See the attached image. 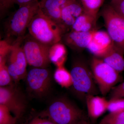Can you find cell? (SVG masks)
<instances>
[{
    "label": "cell",
    "mask_w": 124,
    "mask_h": 124,
    "mask_svg": "<svg viewBox=\"0 0 124 124\" xmlns=\"http://www.w3.org/2000/svg\"><path fill=\"white\" fill-rule=\"evenodd\" d=\"M0 104L6 107L18 120L22 118L28 106L27 97L18 84L0 87Z\"/></svg>",
    "instance_id": "7"
},
{
    "label": "cell",
    "mask_w": 124,
    "mask_h": 124,
    "mask_svg": "<svg viewBox=\"0 0 124 124\" xmlns=\"http://www.w3.org/2000/svg\"><path fill=\"white\" fill-rule=\"evenodd\" d=\"M104 0H85L81 2L85 13L97 19L99 9Z\"/></svg>",
    "instance_id": "20"
},
{
    "label": "cell",
    "mask_w": 124,
    "mask_h": 124,
    "mask_svg": "<svg viewBox=\"0 0 124 124\" xmlns=\"http://www.w3.org/2000/svg\"><path fill=\"white\" fill-rule=\"evenodd\" d=\"M107 110L110 112L124 111V98L110 99L108 101Z\"/></svg>",
    "instance_id": "24"
},
{
    "label": "cell",
    "mask_w": 124,
    "mask_h": 124,
    "mask_svg": "<svg viewBox=\"0 0 124 124\" xmlns=\"http://www.w3.org/2000/svg\"><path fill=\"white\" fill-rule=\"evenodd\" d=\"M107 32L119 50L124 54V18L110 4L103 7L101 11Z\"/></svg>",
    "instance_id": "9"
},
{
    "label": "cell",
    "mask_w": 124,
    "mask_h": 124,
    "mask_svg": "<svg viewBox=\"0 0 124 124\" xmlns=\"http://www.w3.org/2000/svg\"><path fill=\"white\" fill-rule=\"evenodd\" d=\"M72 0H41L39 7L41 12L46 16L62 26L61 13L62 9Z\"/></svg>",
    "instance_id": "13"
},
{
    "label": "cell",
    "mask_w": 124,
    "mask_h": 124,
    "mask_svg": "<svg viewBox=\"0 0 124 124\" xmlns=\"http://www.w3.org/2000/svg\"><path fill=\"white\" fill-rule=\"evenodd\" d=\"M110 5L117 13L124 18V0L111 1Z\"/></svg>",
    "instance_id": "27"
},
{
    "label": "cell",
    "mask_w": 124,
    "mask_h": 124,
    "mask_svg": "<svg viewBox=\"0 0 124 124\" xmlns=\"http://www.w3.org/2000/svg\"><path fill=\"white\" fill-rule=\"evenodd\" d=\"M50 59L57 66H63L67 58V50L63 44L58 42L50 46L49 52Z\"/></svg>",
    "instance_id": "17"
},
{
    "label": "cell",
    "mask_w": 124,
    "mask_h": 124,
    "mask_svg": "<svg viewBox=\"0 0 124 124\" xmlns=\"http://www.w3.org/2000/svg\"><path fill=\"white\" fill-rule=\"evenodd\" d=\"M35 0H11V5L12 6L14 4H17L19 6V7H20L29 4Z\"/></svg>",
    "instance_id": "30"
},
{
    "label": "cell",
    "mask_w": 124,
    "mask_h": 124,
    "mask_svg": "<svg viewBox=\"0 0 124 124\" xmlns=\"http://www.w3.org/2000/svg\"><path fill=\"white\" fill-rule=\"evenodd\" d=\"M11 0H0V15H4L11 6Z\"/></svg>",
    "instance_id": "29"
},
{
    "label": "cell",
    "mask_w": 124,
    "mask_h": 124,
    "mask_svg": "<svg viewBox=\"0 0 124 124\" xmlns=\"http://www.w3.org/2000/svg\"><path fill=\"white\" fill-rule=\"evenodd\" d=\"M22 46L30 66L47 68L51 63L49 55L50 46L39 42L29 34L24 36Z\"/></svg>",
    "instance_id": "8"
},
{
    "label": "cell",
    "mask_w": 124,
    "mask_h": 124,
    "mask_svg": "<svg viewBox=\"0 0 124 124\" xmlns=\"http://www.w3.org/2000/svg\"><path fill=\"white\" fill-rule=\"evenodd\" d=\"M18 121L6 107L0 104V124H16Z\"/></svg>",
    "instance_id": "23"
},
{
    "label": "cell",
    "mask_w": 124,
    "mask_h": 124,
    "mask_svg": "<svg viewBox=\"0 0 124 124\" xmlns=\"http://www.w3.org/2000/svg\"><path fill=\"white\" fill-rule=\"evenodd\" d=\"M90 68L99 91L103 96L110 93L120 80L119 72L101 59L94 56Z\"/></svg>",
    "instance_id": "6"
},
{
    "label": "cell",
    "mask_w": 124,
    "mask_h": 124,
    "mask_svg": "<svg viewBox=\"0 0 124 124\" xmlns=\"http://www.w3.org/2000/svg\"><path fill=\"white\" fill-rule=\"evenodd\" d=\"M95 30L88 32L72 31L63 35L61 41L73 50L80 51L87 48Z\"/></svg>",
    "instance_id": "12"
},
{
    "label": "cell",
    "mask_w": 124,
    "mask_h": 124,
    "mask_svg": "<svg viewBox=\"0 0 124 124\" xmlns=\"http://www.w3.org/2000/svg\"><path fill=\"white\" fill-rule=\"evenodd\" d=\"M39 8V1L36 0L29 4L19 7L6 21L5 33L8 42L11 44L24 37L26 29L34 15Z\"/></svg>",
    "instance_id": "2"
},
{
    "label": "cell",
    "mask_w": 124,
    "mask_h": 124,
    "mask_svg": "<svg viewBox=\"0 0 124 124\" xmlns=\"http://www.w3.org/2000/svg\"><path fill=\"white\" fill-rule=\"evenodd\" d=\"M23 124H55L46 117L38 116L31 118Z\"/></svg>",
    "instance_id": "26"
},
{
    "label": "cell",
    "mask_w": 124,
    "mask_h": 124,
    "mask_svg": "<svg viewBox=\"0 0 124 124\" xmlns=\"http://www.w3.org/2000/svg\"><path fill=\"white\" fill-rule=\"evenodd\" d=\"M25 79L27 92L31 98L41 99L51 92L53 77L48 68L33 67L27 72Z\"/></svg>",
    "instance_id": "5"
},
{
    "label": "cell",
    "mask_w": 124,
    "mask_h": 124,
    "mask_svg": "<svg viewBox=\"0 0 124 124\" xmlns=\"http://www.w3.org/2000/svg\"><path fill=\"white\" fill-rule=\"evenodd\" d=\"M110 93V99L124 98V82L114 86Z\"/></svg>",
    "instance_id": "25"
},
{
    "label": "cell",
    "mask_w": 124,
    "mask_h": 124,
    "mask_svg": "<svg viewBox=\"0 0 124 124\" xmlns=\"http://www.w3.org/2000/svg\"><path fill=\"white\" fill-rule=\"evenodd\" d=\"M99 124H124V111L110 112L101 120Z\"/></svg>",
    "instance_id": "22"
},
{
    "label": "cell",
    "mask_w": 124,
    "mask_h": 124,
    "mask_svg": "<svg viewBox=\"0 0 124 124\" xmlns=\"http://www.w3.org/2000/svg\"><path fill=\"white\" fill-rule=\"evenodd\" d=\"M54 78L62 87L69 88L72 86V78L70 72L68 71L64 66L57 68L54 73Z\"/></svg>",
    "instance_id": "19"
},
{
    "label": "cell",
    "mask_w": 124,
    "mask_h": 124,
    "mask_svg": "<svg viewBox=\"0 0 124 124\" xmlns=\"http://www.w3.org/2000/svg\"><path fill=\"white\" fill-rule=\"evenodd\" d=\"M116 0H111V1Z\"/></svg>",
    "instance_id": "32"
},
{
    "label": "cell",
    "mask_w": 124,
    "mask_h": 124,
    "mask_svg": "<svg viewBox=\"0 0 124 124\" xmlns=\"http://www.w3.org/2000/svg\"><path fill=\"white\" fill-rule=\"evenodd\" d=\"M84 12L82 5L77 0H72L62 9L61 13L62 24L65 32L71 28L77 19Z\"/></svg>",
    "instance_id": "14"
},
{
    "label": "cell",
    "mask_w": 124,
    "mask_h": 124,
    "mask_svg": "<svg viewBox=\"0 0 124 124\" xmlns=\"http://www.w3.org/2000/svg\"><path fill=\"white\" fill-rule=\"evenodd\" d=\"M88 116L93 120L97 119L107 110L108 101L104 97L87 95L85 98Z\"/></svg>",
    "instance_id": "15"
},
{
    "label": "cell",
    "mask_w": 124,
    "mask_h": 124,
    "mask_svg": "<svg viewBox=\"0 0 124 124\" xmlns=\"http://www.w3.org/2000/svg\"><path fill=\"white\" fill-rule=\"evenodd\" d=\"M29 35L42 44L51 46L61 42L65 33L59 24L46 16L39 8L27 28Z\"/></svg>",
    "instance_id": "3"
},
{
    "label": "cell",
    "mask_w": 124,
    "mask_h": 124,
    "mask_svg": "<svg viewBox=\"0 0 124 124\" xmlns=\"http://www.w3.org/2000/svg\"></svg>",
    "instance_id": "33"
},
{
    "label": "cell",
    "mask_w": 124,
    "mask_h": 124,
    "mask_svg": "<svg viewBox=\"0 0 124 124\" xmlns=\"http://www.w3.org/2000/svg\"><path fill=\"white\" fill-rule=\"evenodd\" d=\"M96 19L91 16L84 12L77 19L71 31H77L88 32L94 30Z\"/></svg>",
    "instance_id": "18"
},
{
    "label": "cell",
    "mask_w": 124,
    "mask_h": 124,
    "mask_svg": "<svg viewBox=\"0 0 124 124\" xmlns=\"http://www.w3.org/2000/svg\"><path fill=\"white\" fill-rule=\"evenodd\" d=\"M112 40L107 32L95 30L86 49L94 56L101 58L113 46Z\"/></svg>",
    "instance_id": "11"
},
{
    "label": "cell",
    "mask_w": 124,
    "mask_h": 124,
    "mask_svg": "<svg viewBox=\"0 0 124 124\" xmlns=\"http://www.w3.org/2000/svg\"><path fill=\"white\" fill-rule=\"evenodd\" d=\"M39 115L48 117L55 124H88L83 111L68 98L60 97L52 100Z\"/></svg>",
    "instance_id": "1"
},
{
    "label": "cell",
    "mask_w": 124,
    "mask_h": 124,
    "mask_svg": "<svg viewBox=\"0 0 124 124\" xmlns=\"http://www.w3.org/2000/svg\"><path fill=\"white\" fill-rule=\"evenodd\" d=\"M13 81L6 64V58H0V86H7Z\"/></svg>",
    "instance_id": "21"
},
{
    "label": "cell",
    "mask_w": 124,
    "mask_h": 124,
    "mask_svg": "<svg viewBox=\"0 0 124 124\" xmlns=\"http://www.w3.org/2000/svg\"><path fill=\"white\" fill-rule=\"evenodd\" d=\"M124 54L113 45L108 52L101 59L120 73L124 71Z\"/></svg>",
    "instance_id": "16"
},
{
    "label": "cell",
    "mask_w": 124,
    "mask_h": 124,
    "mask_svg": "<svg viewBox=\"0 0 124 124\" xmlns=\"http://www.w3.org/2000/svg\"><path fill=\"white\" fill-rule=\"evenodd\" d=\"M11 44L6 40L0 41V58H6L10 49Z\"/></svg>",
    "instance_id": "28"
},
{
    "label": "cell",
    "mask_w": 124,
    "mask_h": 124,
    "mask_svg": "<svg viewBox=\"0 0 124 124\" xmlns=\"http://www.w3.org/2000/svg\"><path fill=\"white\" fill-rule=\"evenodd\" d=\"M23 39L11 44L6 57V66L13 81L18 84L26 78L27 62L22 46Z\"/></svg>",
    "instance_id": "10"
},
{
    "label": "cell",
    "mask_w": 124,
    "mask_h": 124,
    "mask_svg": "<svg viewBox=\"0 0 124 124\" xmlns=\"http://www.w3.org/2000/svg\"><path fill=\"white\" fill-rule=\"evenodd\" d=\"M70 72L72 90L78 97L85 100L87 95H97L99 91L96 85L91 68L81 58L73 60Z\"/></svg>",
    "instance_id": "4"
},
{
    "label": "cell",
    "mask_w": 124,
    "mask_h": 124,
    "mask_svg": "<svg viewBox=\"0 0 124 124\" xmlns=\"http://www.w3.org/2000/svg\"><path fill=\"white\" fill-rule=\"evenodd\" d=\"M81 1V2H83V1H84L85 0H80Z\"/></svg>",
    "instance_id": "31"
}]
</instances>
